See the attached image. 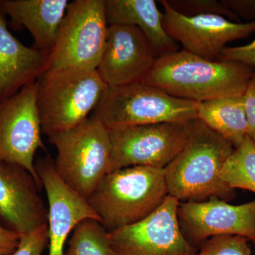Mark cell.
Listing matches in <instances>:
<instances>
[{
	"label": "cell",
	"mask_w": 255,
	"mask_h": 255,
	"mask_svg": "<svg viewBox=\"0 0 255 255\" xmlns=\"http://www.w3.org/2000/svg\"><path fill=\"white\" fill-rule=\"evenodd\" d=\"M235 150L231 142L204 122H189V133L181 152L164 169L169 195L179 202L219 198L226 201L236 190L223 182L221 171Z\"/></svg>",
	"instance_id": "obj_1"
},
{
	"label": "cell",
	"mask_w": 255,
	"mask_h": 255,
	"mask_svg": "<svg viewBox=\"0 0 255 255\" xmlns=\"http://www.w3.org/2000/svg\"><path fill=\"white\" fill-rule=\"evenodd\" d=\"M254 73V69L243 64L206 60L182 49L157 58L142 82L201 103L244 95Z\"/></svg>",
	"instance_id": "obj_2"
},
{
	"label": "cell",
	"mask_w": 255,
	"mask_h": 255,
	"mask_svg": "<svg viewBox=\"0 0 255 255\" xmlns=\"http://www.w3.org/2000/svg\"><path fill=\"white\" fill-rule=\"evenodd\" d=\"M168 196L164 169L132 166L106 174L87 200L111 233L148 217Z\"/></svg>",
	"instance_id": "obj_3"
},
{
	"label": "cell",
	"mask_w": 255,
	"mask_h": 255,
	"mask_svg": "<svg viewBox=\"0 0 255 255\" xmlns=\"http://www.w3.org/2000/svg\"><path fill=\"white\" fill-rule=\"evenodd\" d=\"M42 132L50 135L76 127L91 116L107 87L97 70H47L37 80Z\"/></svg>",
	"instance_id": "obj_4"
},
{
	"label": "cell",
	"mask_w": 255,
	"mask_h": 255,
	"mask_svg": "<svg viewBox=\"0 0 255 255\" xmlns=\"http://www.w3.org/2000/svg\"><path fill=\"white\" fill-rule=\"evenodd\" d=\"M48 137L58 152L54 160L57 174L68 187L87 199L110 172V130L90 117L76 127Z\"/></svg>",
	"instance_id": "obj_5"
},
{
	"label": "cell",
	"mask_w": 255,
	"mask_h": 255,
	"mask_svg": "<svg viewBox=\"0 0 255 255\" xmlns=\"http://www.w3.org/2000/svg\"><path fill=\"white\" fill-rule=\"evenodd\" d=\"M199 103L169 95L144 82L107 87L90 117L109 130L197 119Z\"/></svg>",
	"instance_id": "obj_6"
},
{
	"label": "cell",
	"mask_w": 255,
	"mask_h": 255,
	"mask_svg": "<svg viewBox=\"0 0 255 255\" xmlns=\"http://www.w3.org/2000/svg\"><path fill=\"white\" fill-rule=\"evenodd\" d=\"M108 29L105 0H75L69 3L54 46L47 55L46 71L97 70Z\"/></svg>",
	"instance_id": "obj_7"
},
{
	"label": "cell",
	"mask_w": 255,
	"mask_h": 255,
	"mask_svg": "<svg viewBox=\"0 0 255 255\" xmlns=\"http://www.w3.org/2000/svg\"><path fill=\"white\" fill-rule=\"evenodd\" d=\"M189 133V122L110 130V172L132 166L164 169L182 150Z\"/></svg>",
	"instance_id": "obj_8"
},
{
	"label": "cell",
	"mask_w": 255,
	"mask_h": 255,
	"mask_svg": "<svg viewBox=\"0 0 255 255\" xmlns=\"http://www.w3.org/2000/svg\"><path fill=\"white\" fill-rule=\"evenodd\" d=\"M37 81L0 102V161L18 164L42 187L35 169L36 151L46 150L37 108Z\"/></svg>",
	"instance_id": "obj_9"
},
{
	"label": "cell",
	"mask_w": 255,
	"mask_h": 255,
	"mask_svg": "<svg viewBox=\"0 0 255 255\" xmlns=\"http://www.w3.org/2000/svg\"><path fill=\"white\" fill-rule=\"evenodd\" d=\"M179 201L168 196L153 214L110 233L116 255H196L183 236L177 217Z\"/></svg>",
	"instance_id": "obj_10"
},
{
	"label": "cell",
	"mask_w": 255,
	"mask_h": 255,
	"mask_svg": "<svg viewBox=\"0 0 255 255\" xmlns=\"http://www.w3.org/2000/svg\"><path fill=\"white\" fill-rule=\"evenodd\" d=\"M177 217L183 236L197 249L223 235L243 236L255 244V200L237 206L215 197L179 202Z\"/></svg>",
	"instance_id": "obj_11"
},
{
	"label": "cell",
	"mask_w": 255,
	"mask_h": 255,
	"mask_svg": "<svg viewBox=\"0 0 255 255\" xmlns=\"http://www.w3.org/2000/svg\"><path fill=\"white\" fill-rule=\"evenodd\" d=\"M163 6L164 29L183 49L205 58L216 60L229 42L249 36L255 31V21L238 23L217 14L184 16L172 9L167 0Z\"/></svg>",
	"instance_id": "obj_12"
},
{
	"label": "cell",
	"mask_w": 255,
	"mask_h": 255,
	"mask_svg": "<svg viewBox=\"0 0 255 255\" xmlns=\"http://www.w3.org/2000/svg\"><path fill=\"white\" fill-rule=\"evenodd\" d=\"M141 30L130 25L112 24L97 73L108 87L143 81L157 60Z\"/></svg>",
	"instance_id": "obj_13"
},
{
	"label": "cell",
	"mask_w": 255,
	"mask_h": 255,
	"mask_svg": "<svg viewBox=\"0 0 255 255\" xmlns=\"http://www.w3.org/2000/svg\"><path fill=\"white\" fill-rule=\"evenodd\" d=\"M35 169L48 199V255H64L65 243L77 225L89 219L101 222L100 217L86 199L60 179L49 155L37 159Z\"/></svg>",
	"instance_id": "obj_14"
},
{
	"label": "cell",
	"mask_w": 255,
	"mask_h": 255,
	"mask_svg": "<svg viewBox=\"0 0 255 255\" xmlns=\"http://www.w3.org/2000/svg\"><path fill=\"white\" fill-rule=\"evenodd\" d=\"M41 186L26 169L0 161V221L20 235L48 225Z\"/></svg>",
	"instance_id": "obj_15"
},
{
	"label": "cell",
	"mask_w": 255,
	"mask_h": 255,
	"mask_svg": "<svg viewBox=\"0 0 255 255\" xmlns=\"http://www.w3.org/2000/svg\"><path fill=\"white\" fill-rule=\"evenodd\" d=\"M47 55L11 34L0 8V102L37 81L46 70Z\"/></svg>",
	"instance_id": "obj_16"
},
{
	"label": "cell",
	"mask_w": 255,
	"mask_h": 255,
	"mask_svg": "<svg viewBox=\"0 0 255 255\" xmlns=\"http://www.w3.org/2000/svg\"><path fill=\"white\" fill-rule=\"evenodd\" d=\"M67 0H0V8L14 24L31 33L33 48L48 55L69 5Z\"/></svg>",
	"instance_id": "obj_17"
},
{
	"label": "cell",
	"mask_w": 255,
	"mask_h": 255,
	"mask_svg": "<svg viewBox=\"0 0 255 255\" xmlns=\"http://www.w3.org/2000/svg\"><path fill=\"white\" fill-rule=\"evenodd\" d=\"M109 26L130 25L141 30L157 58L178 51V43L167 34L163 14L155 0H105Z\"/></svg>",
	"instance_id": "obj_18"
},
{
	"label": "cell",
	"mask_w": 255,
	"mask_h": 255,
	"mask_svg": "<svg viewBox=\"0 0 255 255\" xmlns=\"http://www.w3.org/2000/svg\"><path fill=\"white\" fill-rule=\"evenodd\" d=\"M197 119L231 142L235 148L248 136L243 95L219 97L199 103Z\"/></svg>",
	"instance_id": "obj_19"
},
{
	"label": "cell",
	"mask_w": 255,
	"mask_h": 255,
	"mask_svg": "<svg viewBox=\"0 0 255 255\" xmlns=\"http://www.w3.org/2000/svg\"><path fill=\"white\" fill-rule=\"evenodd\" d=\"M221 177L231 189H245L255 194V142L249 135L228 157Z\"/></svg>",
	"instance_id": "obj_20"
},
{
	"label": "cell",
	"mask_w": 255,
	"mask_h": 255,
	"mask_svg": "<svg viewBox=\"0 0 255 255\" xmlns=\"http://www.w3.org/2000/svg\"><path fill=\"white\" fill-rule=\"evenodd\" d=\"M64 255H116L110 232L97 220H84L74 228Z\"/></svg>",
	"instance_id": "obj_21"
},
{
	"label": "cell",
	"mask_w": 255,
	"mask_h": 255,
	"mask_svg": "<svg viewBox=\"0 0 255 255\" xmlns=\"http://www.w3.org/2000/svg\"><path fill=\"white\" fill-rule=\"evenodd\" d=\"M249 241L240 236H214L199 247L196 255H253Z\"/></svg>",
	"instance_id": "obj_22"
},
{
	"label": "cell",
	"mask_w": 255,
	"mask_h": 255,
	"mask_svg": "<svg viewBox=\"0 0 255 255\" xmlns=\"http://www.w3.org/2000/svg\"><path fill=\"white\" fill-rule=\"evenodd\" d=\"M169 6L184 16L217 14L224 16L234 22L241 20L227 7L216 0H167Z\"/></svg>",
	"instance_id": "obj_23"
},
{
	"label": "cell",
	"mask_w": 255,
	"mask_h": 255,
	"mask_svg": "<svg viewBox=\"0 0 255 255\" xmlns=\"http://www.w3.org/2000/svg\"><path fill=\"white\" fill-rule=\"evenodd\" d=\"M49 244L48 225L20 236L19 244L10 255H43Z\"/></svg>",
	"instance_id": "obj_24"
},
{
	"label": "cell",
	"mask_w": 255,
	"mask_h": 255,
	"mask_svg": "<svg viewBox=\"0 0 255 255\" xmlns=\"http://www.w3.org/2000/svg\"><path fill=\"white\" fill-rule=\"evenodd\" d=\"M216 60L237 62L255 68V39L245 46L226 47Z\"/></svg>",
	"instance_id": "obj_25"
},
{
	"label": "cell",
	"mask_w": 255,
	"mask_h": 255,
	"mask_svg": "<svg viewBox=\"0 0 255 255\" xmlns=\"http://www.w3.org/2000/svg\"><path fill=\"white\" fill-rule=\"evenodd\" d=\"M245 108L248 124V135L255 142V72L244 95Z\"/></svg>",
	"instance_id": "obj_26"
},
{
	"label": "cell",
	"mask_w": 255,
	"mask_h": 255,
	"mask_svg": "<svg viewBox=\"0 0 255 255\" xmlns=\"http://www.w3.org/2000/svg\"><path fill=\"white\" fill-rule=\"evenodd\" d=\"M221 2L240 19L255 21V0H221Z\"/></svg>",
	"instance_id": "obj_27"
},
{
	"label": "cell",
	"mask_w": 255,
	"mask_h": 255,
	"mask_svg": "<svg viewBox=\"0 0 255 255\" xmlns=\"http://www.w3.org/2000/svg\"><path fill=\"white\" fill-rule=\"evenodd\" d=\"M20 235L0 225V255L12 254L18 248Z\"/></svg>",
	"instance_id": "obj_28"
}]
</instances>
